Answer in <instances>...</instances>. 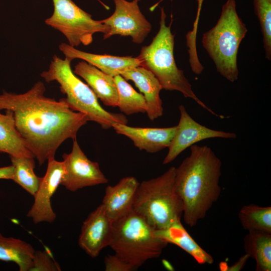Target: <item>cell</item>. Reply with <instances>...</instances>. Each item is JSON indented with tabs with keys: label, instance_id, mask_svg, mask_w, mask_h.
Segmentation results:
<instances>
[{
	"label": "cell",
	"instance_id": "4dcf8cb0",
	"mask_svg": "<svg viewBox=\"0 0 271 271\" xmlns=\"http://www.w3.org/2000/svg\"><path fill=\"white\" fill-rule=\"evenodd\" d=\"M14 170V167L12 165L0 167V179L12 180Z\"/></svg>",
	"mask_w": 271,
	"mask_h": 271
},
{
	"label": "cell",
	"instance_id": "8fae6325",
	"mask_svg": "<svg viewBox=\"0 0 271 271\" xmlns=\"http://www.w3.org/2000/svg\"><path fill=\"white\" fill-rule=\"evenodd\" d=\"M179 109V121L163 160L164 165L173 161L185 150L200 141L210 138L234 139L237 137L235 133L212 129L199 123L191 117L183 105H180Z\"/></svg>",
	"mask_w": 271,
	"mask_h": 271
},
{
	"label": "cell",
	"instance_id": "277c9868",
	"mask_svg": "<svg viewBox=\"0 0 271 271\" xmlns=\"http://www.w3.org/2000/svg\"><path fill=\"white\" fill-rule=\"evenodd\" d=\"M72 60L67 57L62 59L53 56L49 68L41 76L47 82L57 81L69 107L73 110L85 114L89 121L95 122L104 129L112 127L115 123L127 124V119L121 113H114L105 110L99 104L98 98L86 84L73 72Z\"/></svg>",
	"mask_w": 271,
	"mask_h": 271
},
{
	"label": "cell",
	"instance_id": "603a6c76",
	"mask_svg": "<svg viewBox=\"0 0 271 271\" xmlns=\"http://www.w3.org/2000/svg\"><path fill=\"white\" fill-rule=\"evenodd\" d=\"M114 77L118 92L117 107L127 115L145 113L147 104L143 94L138 92L121 75Z\"/></svg>",
	"mask_w": 271,
	"mask_h": 271
},
{
	"label": "cell",
	"instance_id": "9a60e30c",
	"mask_svg": "<svg viewBox=\"0 0 271 271\" xmlns=\"http://www.w3.org/2000/svg\"><path fill=\"white\" fill-rule=\"evenodd\" d=\"M112 127L117 133L130 139L139 150L154 153L169 148L176 126L162 128L139 127L115 123L112 125Z\"/></svg>",
	"mask_w": 271,
	"mask_h": 271
},
{
	"label": "cell",
	"instance_id": "2e32d148",
	"mask_svg": "<svg viewBox=\"0 0 271 271\" xmlns=\"http://www.w3.org/2000/svg\"><path fill=\"white\" fill-rule=\"evenodd\" d=\"M60 50L71 60L80 59L95 66L112 77L141 65L140 59L131 56H116L90 53L76 49L68 44L62 43Z\"/></svg>",
	"mask_w": 271,
	"mask_h": 271
},
{
	"label": "cell",
	"instance_id": "83f0119b",
	"mask_svg": "<svg viewBox=\"0 0 271 271\" xmlns=\"http://www.w3.org/2000/svg\"><path fill=\"white\" fill-rule=\"evenodd\" d=\"M164 0H160L156 4L150 8V10L152 12L158 6L161 2ZM172 1L173 0H170ZM198 3L197 12L195 20L193 24V27L192 31L188 32L186 35V44L188 49L191 51L196 50V39L197 33L198 22L200 14L202 9V6L204 0H197Z\"/></svg>",
	"mask_w": 271,
	"mask_h": 271
},
{
	"label": "cell",
	"instance_id": "4316f807",
	"mask_svg": "<svg viewBox=\"0 0 271 271\" xmlns=\"http://www.w3.org/2000/svg\"><path fill=\"white\" fill-rule=\"evenodd\" d=\"M59 264L53 258L50 251L35 250L30 271H60Z\"/></svg>",
	"mask_w": 271,
	"mask_h": 271
},
{
	"label": "cell",
	"instance_id": "f1b7e54d",
	"mask_svg": "<svg viewBox=\"0 0 271 271\" xmlns=\"http://www.w3.org/2000/svg\"><path fill=\"white\" fill-rule=\"evenodd\" d=\"M106 271H132V268L116 255H108L104 259Z\"/></svg>",
	"mask_w": 271,
	"mask_h": 271
},
{
	"label": "cell",
	"instance_id": "9c48e42d",
	"mask_svg": "<svg viewBox=\"0 0 271 271\" xmlns=\"http://www.w3.org/2000/svg\"><path fill=\"white\" fill-rule=\"evenodd\" d=\"M114 13L109 17L100 20L109 28L103 39L113 35L130 36L133 43H142L151 31L152 25L141 12L138 1L113 0Z\"/></svg>",
	"mask_w": 271,
	"mask_h": 271
},
{
	"label": "cell",
	"instance_id": "8992f818",
	"mask_svg": "<svg viewBox=\"0 0 271 271\" xmlns=\"http://www.w3.org/2000/svg\"><path fill=\"white\" fill-rule=\"evenodd\" d=\"M247 31L237 13L235 0H227L222 7L216 24L202 37L203 46L217 71L231 82L238 79L237 53Z\"/></svg>",
	"mask_w": 271,
	"mask_h": 271
},
{
	"label": "cell",
	"instance_id": "7402d4cb",
	"mask_svg": "<svg viewBox=\"0 0 271 271\" xmlns=\"http://www.w3.org/2000/svg\"><path fill=\"white\" fill-rule=\"evenodd\" d=\"M244 249L255 260L256 271L271 270V233L248 232L244 238Z\"/></svg>",
	"mask_w": 271,
	"mask_h": 271
},
{
	"label": "cell",
	"instance_id": "484cf974",
	"mask_svg": "<svg viewBox=\"0 0 271 271\" xmlns=\"http://www.w3.org/2000/svg\"><path fill=\"white\" fill-rule=\"evenodd\" d=\"M256 14L263 35L265 57L271 58V0H253Z\"/></svg>",
	"mask_w": 271,
	"mask_h": 271
},
{
	"label": "cell",
	"instance_id": "44dd1931",
	"mask_svg": "<svg viewBox=\"0 0 271 271\" xmlns=\"http://www.w3.org/2000/svg\"><path fill=\"white\" fill-rule=\"evenodd\" d=\"M35 249L19 238L5 237L0 233V260L15 262L20 271H30Z\"/></svg>",
	"mask_w": 271,
	"mask_h": 271
},
{
	"label": "cell",
	"instance_id": "6da1fadb",
	"mask_svg": "<svg viewBox=\"0 0 271 271\" xmlns=\"http://www.w3.org/2000/svg\"><path fill=\"white\" fill-rule=\"evenodd\" d=\"M45 90L39 81L25 93L0 94V110L13 112L17 130L40 165L55 157L65 141L76 139L79 129L89 121L85 114L72 110L64 98L57 101L48 97Z\"/></svg>",
	"mask_w": 271,
	"mask_h": 271
},
{
	"label": "cell",
	"instance_id": "cb8c5ba5",
	"mask_svg": "<svg viewBox=\"0 0 271 271\" xmlns=\"http://www.w3.org/2000/svg\"><path fill=\"white\" fill-rule=\"evenodd\" d=\"M10 157L14 169L12 180L34 196L42 179V177L37 176L35 173L34 158L12 156Z\"/></svg>",
	"mask_w": 271,
	"mask_h": 271
},
{
	"label": "cell",
	"instance_id": "f546056e",
	"mask_svg": "<svg viewBox=\"0 0 271 271\" xmlns=\"http://www.w3.org/2000/svg\"><path fill=\"white\" fill-rule=\"evenodd\" d=\"M249 257L246 254L241 256L238 260L230 266H228L225 262H221L219 264L220 270L227 271H239L245 266Z\"/></svg>",
	"mask_w": 271,
	"mask_h": 271
},
{
	"label": "cell",
	"instance_id": "ffe728a7",
	"mask_svg": "<svg viewBox=\"0 0 271 271\" xmlns=\"http://www.w3.org/2000/svg\"><path fill=\"white\" fill-rule=\"evenodd\" d=\"M0 152L16 157L35 158L17 130L13 112H0Z\"/></svg>",
	"mask_w": 271,
	"mask_h": 271
},
{
	"label": "cell",
	"instance_id": "d6a6232c",
	"mask_svg": "<svg viewBox=\"0 0 271 271\" xmlns=\"http://www.w3.org/2000/svg\"><path fill=\"white\" fill-rule=\"evenodd\" d=\"M137 1H140V0H137Z\"/></svg>",
	"mask_w": 271,
	"mask_h": 271
},
{
	"label": "cell",
	"instance_id": "52a82bcc",
	"mask_svg": "<svg viewBox=\"0 0 271 271\" xmlns=\"http://www.w3.org/2000/svg\"><path fill=\"white\" fill-rule=\"evenodd\" d=\"M155 229L132 210L113 222L109 246L115 254L137 270L149 259L159 257L168 243L156 236Z\"/></svg>",
	"mask_w": 271,
	"mask_h": 271
},
{
	"label": "cell",
	"instance_id": "7c38bea8",
	"mask_svg": "<svg viewBox=\"0 0 271 271\" xmlns=\"http://www.w3.org/2000/svg\"><path fill=\"white\" fill-rule=\"evenodd\" d=\"M47 161L46 173L42 177L39 187L34 196V203L27 215L35 224L43 222L52 223L56 218L51 199L60 185L64 173V164L63 161H58L55 157L50 158Z\"/></svg>",
	"mask_w": 271,
	"mask_h": 271
},
{
	"label": "cell",
	"instance_id": "3957f363",
	"mask_svg": "<svg viewBox=\"0 0 271 271\" xmlns=\"http://www.w3.org/2000/svg\"><path fill=\"white\" fill-rule=\"evenodd\" d=\"M160 28L152 42L142 47L138 57L141 66L150 70L158 79L162 89L178 91L187 98L193 99L210 113L220 118L225 116L214 112L200 100L194 93L191 84L179 69L174 56V36L171 31V25H166V15L163 8H160Z\"/></svg>",
	"mask_w": 271,
	"mask_h": 271
},
{
	"label": "cell",
	"instance_id": "30bf717a",
	"mask_svg": "<svg viewBox=\"0 0 271 271\" xmlns=\"http://www.w3.org/2000/svg\"><path fill=\"white\" fill-rule=\"evenodd\" d=\"M64 173L60 185L71 192L86 187L108 183L97 162L89 160L80 147L76 139L73 140L71 152L63 155Z\"/></svg>",
	"mask_w": 271,
	"mask_h": 271
},
{
	"label": "cell",
	"instance_id": "4fadbf2b",
	"mask_svg": "<svg viewBox=\"0 0 271 271\" xmlns=\"http://www.w3.org/2000/svg\"><path fill=\"white\" fill-rule=\"evenodd\" d=\"M113 222L101 204L83 222L78 239L79 246L92 258L109 246L112 238Z\"/></svg>",
	"mask_w": 271,
	"mask_h": 271
},
{
	"label": "cell",
	"instance_id": "5b68a950",
	"mask_svg": "<svg viewBox=\"0 0 271 271\" xmlns=\"http://www.w3.org/2000/svg\"><path fill=\"white\" fill-rule=\"evenodd\" d=\"M175 167L161 176L139 185L133 210L155 230L166 228L181 221L183 204L174 187Z\"/></svg>",
	"mask_w": 271,
	"mask_h": 271
},
{
	"label": "cell",
	"instance_id": "d6986e66",
	"mask_svg": "<svg viewBox=\"0 0 271 271\" xmlns=\"http://www.w3.org/2000/svg\"><path fill=\"white\" fill-rule=\"evenodd\" d=\"M154 233L156 236L168 243L180 247L193 257L199 264H211L214 262L212 256L195 241L184 228L181 221L165 229H155Z\"/></svg>",
	"mask_w": 271,
	"mask_h": 271
},
{
	"label": "cell",
	"instance_id": "ba28073f",
	"mask_svg": "<svg viewBox=\"0 0 271 271\" xmlns=\"http://www.w3.org/2000/svg\"><path fill=\"white\" fill-rule=\"evenodd\" d=\"M52 1L53 13L45 22L63 34L70 46L89 45L93 42L95 33H102L104 35L109 31L108 26L100 20H93L90 14L80 9L72 0Z\"/></svg>",
	"mask_w": 271,
	"mask_h": 271
},
{
	"label": "cell",
	"instance_id": "5bb4252c",
	"mask_svg": "<svg viewBox=\"0 0 271 271\" xmlns=\"http://www.w3.org/2000/svg\"><path fill=\"white\" fill-rule=\"evenodd\" d=\"M139 184L135 177L128 176L121 179L116 185L106 187L101 204L112 222L124 217L133 210Z\"/></svg>",
	"mask_w": 271,
	"mask_h": 271
},
{
	"label": "cell",
	"instance_id": "7a4b0ae2",
	"mask_svg": "<svg viewBox=\"0 0 271 271\" xmlns=\"http://www.w3.org/2000/svg\"><path fill=\"white\" fill-rule=\"evenodd\" d=\"M190 154L176 168L174 187L183 204L186 224L194 227L219 198L222 163L207 146L190 147Z\"/></svg>",
	"mask_w": 271,
	"mask_h": 271
},
{
	"label": "cell",
	"instance_id": "ac0fdd59",
	"mask_svg": "<svg viewBox=\"0 0 271 271\" xmlns=\"http://www.w3.org/2000/svg\"><path fill=\"white\" fill-rule=\"evenodd\" d=\"M73 72L86 82L104 105L117 107L118 92L113 77L83 60L75 66Z\"/></svg>",
	"mask_w": 271,
	"mask_h": 271
},
{
	"label": "cell",
	"instance_id": "1f68e13d",
	"mask_svg": "<svg viewBox=\"0 0 271 271\" xmlns=\"http://www.w3.org/2000/svg\"><path fill=\"white\" fill-rule=\"evenodd\" d=\"M101 4V5L107 10H109V7L105 5L103 2H101L100 0H97Z\"/></svg>",
	"mask_w": 271,
	"mask_h": 271
},
{
	"label": "cell",
	"instance_id": "d4e9b609",
	"mask_svg": "<svg viewBox=\"0 0 271 271\" xmlns=\"http://www.w3.org/2000/svg\"><path fill=\"white\" fill-rule=\"evenodd\" d=\"M238 217L244 229L248 232L271 233V207L256 204L244 205L239 211Z\"/></svg>",
	"mask_w": 271,
	"mask_h": 271
},
{
	"label": "cell",
	"instance_id": "e0dca14e",
	"mask_svg": "<svg viewBox=\"0 0 271 271\" xmlns=\"http://www.w3.org/2000/svg\"><path fill=\"white\" fill-rule=\"evenodd\" d=\"M120 75L126 80L132 81L143 94L147 104L146 113L151 120H154L163 115L162 101L160 96L162 87L150 70L139 66Z\"/></svg>",
	"mask_w": 271,
	"mask_h": 271
}]
</instances>
